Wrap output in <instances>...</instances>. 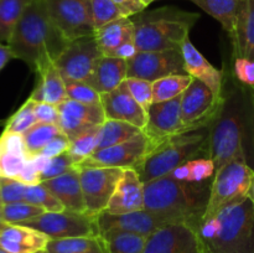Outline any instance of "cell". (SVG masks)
<instances>
[{
	"label": "cell",
	"instance_id": "1",
	"mask_svg": "<svg viewBox=\"0 0 254 253\" xmlns=\"http://www.w3.org/2000/svg\"><path fill=\"white\" fill-rule=\"evenodd\" d=\"M212 179L188 183L164 176L145 183L144 208L165 223H185L195 230L205 216Z\"/></svg>",
	"mask_w": 254,
	"mask_h": 253
},
{
	"label": "cell",
	"instance_id": "2",
	"mask_svg": "<svg viewBox=\"0 0 254 253\" xmlns=\"http://www.w3.org/2000/svg\"><path fill=\"white\" fill-rule=\"evenodd\" d=\"M50 19L45 0H32L12 31L9 47L14 59L24 61L32 71L49 61H55L68 45Z\"/></svg>",
	"mask_w": 254,
	"mask_h": 253
},
{
	"label": "cell",
	"instance_id": "3",
	"mask_svg": "<svg viewBox=\"0 0 254 253\" xmlns=\"http://www.w3.org/2000/svg\"><path fill=\"white\" fill-rule=\"evenodd\" d=\"M205 253H254V203L250 197L203 216L195 228Z\"/></svg>",
	"mask_w": 254,
	"mask_h": 253
},
{
	"label": "cell",
	"instance_id": "4",
	"mask_svg": "<svg viewBox=\"0 0 254 253\" xmlns=\"http://www.w3.org/2000/svg\"><path fill=\"white\" fill-rule=\"evenodd\" d=\"M210 133L211 126H207L149 143L145 156L134 170L145 184L164 178L186 161L210 158Z\"/></svg>",
	"mask_w": 254,
	"mask_h": 253
},
{
	"label": "cell",
	"instance_id": "5",
	"mask_svg": "<svg viewBox=\"0 0 254 253\" xmlns=\"http://www.w3.org/2000/svg\"><path fill=\"white\" fill-rule=\"evenodd\" d=\"M200 15L174 6L134 15L135 45L138 51L180 50Z\"/></svg>",
	"mask_w": 254,
	"mask_h": 253
},
{
	"label": "cell",
	"instance_id": "6",
	"mask_svg": "<svg viewBox=\"0 0 254 253\" xmlns=\"http://www.w3.org/2000/svg\"><path fill=\"white\" fill-rule=\"evenodd\" d=\"M243 123L240 108L226 98L220 116L211 126L210 159L216 171L238 156L245 155L243 149Z\"/></svg>",
	"mask_w": 254,
	"mask_h": 253
},
{
	"label": "cell",
	"instance_id": "7",
	"mask_svg": "<svg viewBox=\"0 0 254 253\" xmlns=\"http://www.w3.org/2000/svg\"><path fill=\"white\" fill-rule=\"evenodd\" d=\"M253 173L254 170L246 161V155L233 159L216 171L205 216L247 197Z\"/></svg>",
	"mask_w": 254,
	"mask_h": 253
},
{
	"label": "cell",
	"instance_id": "8",
	"mask_svg": "<svg viewBox=\"0 0 254 253\" xmlns=\"http://www.w3.org/2000/svg\"><path fill=\"white\" fill-rule=\"evenodd\" d=\"M225 102L226 98L218 101L203 82L193 78L181 96V116L186 130L212 126Z\"/></svg>",
	"mask_w": 254,
	"mask_h": 253
},
{
	"label": "cell",
	"instance_id": "9",
	"mask_svg": "<svg viewBox=\"0 0 254 253\" xmlns=\"http://www.w3.org/2000/svg\"><path fill=\"white\" fill-rule=\"evenodd\" d=\"M20 225L40 231L50 240L99 236L96 216L71 210H64L61 212H45L39 217Z\"/></svg>",
	"mask_w": 254,
	"mask_h": 253
},
{
	"label": "cell",
	"instance_id": "10",
	"mask_svg": "<svg viewBox=\"0 0 254 253\" xmlns=\"http://www.w3.org/2000/svg\"><path fill=\"white\" fill-rule=\"evenodd\" d=\"M47 12L68 41L94 34L91 0H45Z\"/></svg>",
	"mask_w": 254,
	"mask_h": 253
},
{
	"label": "cell",
	"instance_id": "11",
	"mask_svg": "<svg viewBox=\"0 0 254 253\" xmlns=\"http://www.w3.org/2000/svg\"><path fill=\"white\" fill-rule=\"evenodd\" d=\"M127 78H141L154 82L174 74H188L180 50L138 51L127 60Z\"/></svg>",
	"mask_w": 254,
	"mask_h": 253
},
{
	"label": "cell",
	"instance_id": "12",
	"mask_svg": "<svg viewBox=\"0 0 254 253\" xmlns=\"http://www.w3.org/2000/svg\"><path fill=\"white\" fill-rule=\"evenodd\" d=\"M77 170L79 171L87 213L97 216L108 206L124 170L119 168H86Z\"/></svg>",
	"mask_w": 254,
	"mask_h": 253
},
{
	"label": "cell",
	"instance_id": "13",
	"mask_svg": "<svg viewBox=\"0 0 254 253\" xmlns=\"http://www.w3.org/2000/svg\"><path fill=\"white\" fill-rule=\"evenodd\" d=\"M101 56L103 55L94 34L87 35L69 41L66 49L55 60V64L64 79L86 82Z\"/></svg>",
	"mask_w": 254,
	"mask_h": 253
},
{
	"label": "cell",
	"instance_id": "14",
	"mask_svg": "<svg viewBox=\"0 0 254 253\" xmlns=\"http://www.w3.org/2000/svg\"><path fill=\"white\" fill-rule=\"evenodd\" d=\"M148 148L149 139L143 133L124 143L97 149L91 156L77 164L74 168H119L123 170L135 169L145 156Z\"/></svg>",
	"mask_w": 254,
	"mask_h": 253
},
{
	"label": "cell",
	"instance_id": "15",
	"mask_svg": "<svg viewBox=\"0 0 254 253\" xmlns=\"http://www.w3.org/2000/svg\"><path fill=\"white\" fill-rule=\"evenodd\" d=\"M143 253H205L195 230L185 223H169L146 238Z\"/></svg>",
	"mask_w": 254,
	"mask_h": 253
},
{
	"label": "cell",
	"instance_id": "16",
	"mask_svg": "<svg viewBox=\"0 0 254 253\" xmlns=\"http://www.w3.org/2000/svg\"><path fill=\"white\" fill-rule=\"evenodd\" d=\"M57 108L60 112V129L71 141L102 126L107 119L102 103H79L67 98Z\"/></svg>",
	"mask_w": 254,
	"mask_h": 253
},
{
	"label": "cell",
	"instance_id": "17",
	"mask_svg": "<svg viewBox=\"0 0 254 253\" xmlns=\"http://www.w3.org/2000/svg\"><path fill=\"white\" fill-rule=\"evenodd\" d=\"M143 131L148 136L149 143H156L168 136L189 131L181 116V97L151 104Z\"/></svg>",
	"mask_w": 254,
	"mask_h": 253
},
{
	"label": "cell",
	"instance_id": "18",
	"mask_svg": "<svg viewBox=\"0 0 254 253\" xmlns=\"http://www.w3.org/2000/svg\"><path fill=\"white\" fill-rule=\"evenodd\" d=\"M96 218L98 235L117 231V232L135 233V235L148 238L160 227L169 225L145 208L134 211V212L123 213V215H111L103 211L98 213Z\"/></svg>",
	"mask_w": 254,
	"mask_h": 253
},
{
	"label": "cell",
	"instance_id": "19",
	"mask_svg": "<svg viewBox=\"0 0 254 253\" xmlns=\"http://www.w3.org/2000/svg\"><path fill=\"white\" fill-rule=\"evenodd\" d=\"M101 103L107 119L127 122L138 126L141 130L145 128L148 113L134 99L126 82L119 84L113 91L102 94Z\"/></svg>",
	"mask_w": 254,
	"mask_h": 253
},
{
	"label": "cell",
	"instance_id": "20",
	"mask_svg": "<svg viewBox=\"0 0 254 253\" xmlns=\"http://www.w3.org/2000/svg\"><path fill=\"white\" fill-rule=\"evenodd\" d=\"M145 207L144 183L134 169H126L104 212L123 215Z\"/></svg>",
	"mask_w": 254,
	"mask_h": 253
},
{
	"label": "cell",
	"instance_id": "21",
	"mask_svg": "<svg viewBox=\"0 0 254 253\" xmlns=\"http://www.w3.org/2000/svg\"><path fill=\"white\" fill-rule=\"evenodd\" d=\"M181 52H183L185 69L188 74H190L192 78L203 82L212 91L218 101H223L226 97L223 94L222 72L207 61V59L193 46L189 37L184 41L183 46H181Z\"/></svg>",
	"mask_w": 254,
	"mask_h": 253
},
{
	"label": "cell",
	"instance_id": "22",
	"mask_svg": "<svg viewBox=\"0 0 254 253\" xmlns=\"http://www.w3.org/2000/svg\"><path fill=\"white\" fill-rule=\"evenodd\" d=\"M49 241L45 233L24 225L7 223L0 232V245L11 253H39Z\"/></svg>",
	"mask_w": 254,
	"mask_h": 253
},
{
	"label": "cell",
	"instance_id": "23",
	"mask_svg": "<svg viewBox=\"0 0 254 253\" xmlns=\"http://www.w3.org/2000/svg\"><path fill=\"white\" fill-rule=\"evenodd\" d=\"M30 158L21 134L2 131L0 135V178L17 179Z\"/></svg>",
	"mask_w": 254,
	"mask_h": 253
},
{
	"label": "cell",
	"instance_id": "24",
	"mask_svg": "<svg viewBox=\"0 0 254 253\" xmlns=\"http://www.w3.org/2000/svg\"><path fill=\"white\" fill-rule=\"evenodd\" d=\"M94 37L103 56L116 57L124 45L135 42V27L131 17H121L94 31Z\"/></svg>",
	"mask_w": 254,
	"mask_h": 253
},
{
	"label": "cell",
	"instance_id": "25",
	"mask_svg": "<svg viewBox=\"0 0 254 253\" xmlns=\"http://www.w3.org/2000/svg\"><path fill=\"white\" fill-rule=\"evenodd\" d=\"M41 184L61 201L66 210L87 213L79 180V171L76 168L57 178L42 181Z\"/></svg>",
	"mask_w": 254,
	"mask_h": 253
},
{
	"label": "cell",
	"instance_id": "26",
	"mask_svg": "<svg viewBox=\"0 0 254 253\" xmlns=\"http://www.w3.org/2000/svg\"><path fill=\"white\" fill-rule=\"evenodd\" d=\"M127 60L119 57L101 56L96 62L87 83L99 94L108 93L123 83L127 78Z\"/></svg>",
	"mask_w": 254,
	"mask_h": 253
},
{
	"label": "cell",
	"instance_id": "27",
	"mask_svg": "<svg viewBox=\"0 0 254 253\" xmlns=\"http://www.w3.org/2000/svg\"><path fill=\"white\" fill-rule=\"evenodd\" d=\"M37 83L30 98L35 102H45L59 106L67 99L64 77L60 73L55 61H49L40 66L36 71Z\"/></svg>",
	"mask_w": 254,
	"mask_h": 253
},
{
	"label": "cell",
	"instance_id": "28",
	"mask_svg": "<svg viewBox=\"0 0 254 253\" xmlns=\"http://www.w3.org/2000/svg\"><path fill=\"white\" fill-rule=\"evenodd\" d=\"M231 40L235 59L246 57L254 60V0H243L235 34Z\"/></svg>",
	"mask_w": 254,
	"mask_h": 253
},
{
	"label": "cell",
	"instance_id": "29",
	"mask_svg": "<svg viewBox=\"0 0 254 253\" xmlns=\"http://www.w3.org/2000/svg\"><path fill=\"white\" fill-rule=\"evenodd\" d=\"M191 1L211 15L213 19L217 20L222 25L223 30L232 37L243 0H191Z\"/></svg>",
	"mask_w": 254,
	"mask_h": 253
},
{
	"label": "cell",
	"instance_id": "30",
	"mask_svg": "<svg viewBox=\"0 0 254 253\" xmlns=\"http://www.w3.org/2000/svg\"><path fill=\"white\" fill-rule=\"evenodd\" d=\"M143 133L144 131L140 128L130 123H127V122L106 119L104 123L99 126L97 149L124 143V141L130 140Z\"/></svg>",
	"mask_w": 254,
	"mask_h": 253
},
{
	"label": "cell",
	"instance_id": "31",
	"mask_svg": "<svg viewBox=\"0 0 254 253\" xmlns=\"http://www.w3.org/2000/svg\"><path fill=\"white\" fill-rule=\"evenodd\" d=\"M45 251L47 253H104L103 242L99 236L50 240Z\"/></svg>",
	"mask_w": 254,
	"mask_h": 253
},
{
	"label": "cell",
	"instance_id": "32",
	"mask_svg": "<svg viewBox=\"0 0 254 253\" xmlns=\"http://www.w3.org/2000/svg\"><path fill=\"white\" fill-rule=\"evenodd\" d=\"M104 253H143L146 237L129 232H106L99 235Z\"/></svg>",
	"mask_w": 254,
	"mask_h": 253
},
{
	"label": "cell",
	"instance_id": "33",
	"mask_svg": "<svg viewBox=\"0 0 254 253\" xmlns=\"http://www.w3.org/2000/svg\"><path fill=\"white\" fill-rule=\"evenodd\" d=\"M215 173V164L210 158H196L178 166L166 176L188 183H201L212 179Z\"/></svg>",
	"mask_w": 254,
	"mask_h": 253
},
{
	"label": "cell",
	"instance_id": "34",
	"mask_svg": "<svg viewBox=\"0 0 254 253\" xmlns=\"http://www.w3.org/2000/svg\"><path fill=\"white\" fill-rule=\"evenodd\" d=\"M32 0H0V44H9L12 31Z\"/></svg>",
	"mask_w": 254,
	"mask_h": 253
},
{
	"label": "cell",
	"instance_id": "35",
	"mask_svg": "<svg viewBox=\"0 0 254 253\" xmlns=\"http://www.w3.org/2000/svg\"><path fill=\"white\" fill-rule=\"evenodd\" d=\"M190 74H174L164 77L153 82V101L154 103L166 102L183 96L192 82Z\"/></svg>",
	"mask_w": 254,
	"mask_h": 253
},
{
	"label": "cell",
	"instance_id": "36",
	"mask_svg": "<svg viewBox=\"0 0 254 253\" xmlns=\"http://www.w3.org/2000/svg\"><path fill=\"white\" fill-rule=\"evenodd\" d=\"M61 133L60 126H55V124L37 122L22 134L27 153L30 154V156L37 155L52 139H55Z\"/></svg>",
	"mask_w": 254,
	"mask_h": 253
},
{
	"label": "cell",
	"instance_id": "37",
	"mask_svg": "<svg viewBox=\"0 0 254 253\" xmlns=\"http://www.w3.org/2000/svg\"><path fill=\"white\" fill-rule=\"evenodd\" d=\"M45 212L46 211L42 207L27 202L25 200L4 203V208H2L4 221L10 225H20V223L27 222V221L39 217Z\"/></svg>",
	"mask_w": 254,
	"mask_h": 253
},
{
	"label": "cell",
	"instance_id": "38",
	"mask_svg": "<svg viewBox=\"0 0 254 253\" xmlns=\"http://www.w3.org/2000/svg\"><path fill=\"white\" fill-rule=\"evenodd\" d=\"M25 201L40 206L46 212H61V211L66 210L61 201L49 189L45 188L42 184L27 186L26 193H25Z\"/></svg>",
	"mask_w": 254,
	"mask_h": 253
},
{
	"label": "cell",
	"instance_id": "39",
	"mask_svg": "<svg viewBox=\"0 0 254 253\" xmlns=\"http://www.w3.org/2000/svg\"><path fill=\"white\" fill-rule=\"evenodd\" d=\"M35 101L31 98L27 99L5 123L4 131L16 134H24L27 129L31 128L34 124L37 123L36 116H35Z\"/></svg>",
	"mask_w": 254,
	"mask_h": 253
},
{
	"label": "cell",
	"instance_id": "40",
	"mask_svg": "<svg viewBox=\"0 0 254 253\" xmlns=\"http://www.w3.org/2000/svg\"><path fill=\"white\" fill-rule=\"evenodd\" d=\"M99 126L91 129V130L82 134L81 136H78V138L71 141V145H69L67 153L71 155V158L73 159L76 165L82 163L84 159L91 156L97 150V139H98Z\"/></svg>",
	"mask_w": 254,
	"mask_h": 253
},
{
	"label": "cell",
	"instance_id": "41",
	"mask_svg": "<svg viewBox=\"0 0 254 253\" xmlns=\"http://www.w3.org/2000/svg\"><path fill=\"white\" fill-rule=\"evenodd\" d=\"M94 31L121 17H127L113 0H91Z\"/></svg>",
	"mask_w": 254,
	"mask_h": 253
},
{
	"label": "cell",
	"instance_id": "42",
	"mask_svg": "<svg viewBox=\"0 0 254 253\" xmlns=\"http://www.w3.org/2000/svg\"><path fill=\"white\" fill-rule=\"evenodd\" d=\"M67 98L79 103L96 104L101 103V94L84 81L64 79Z\"/></svg>",
	"mask_w": 254,
	"mask_h": 253
},
{
	"label": "cell",
	"instance_id": "43",
	"mask_svg": "<svg viewBox=\"0 0 254 253\" xmlns=\"http://www.w3.org/2000/svg\"><path fill=\"white\" fill-rule=\"evenodd\" d=\"M126 84L129 92L136 102L148 113L153 101V82L141 78H126Z\"/></svg>",
	"mask_w": 254,
	"mask_h": 253
},
{
	"label": "cell",
	"instance_id": "44",
	"mask_svg": "<svg viewBox=\"0 0 254 253\" xmlns=\"http://www.w3.org/2000/svg\"><path fill=\"white\" fill-rule=\"evenodd\" d=\"M74 165H76V163H74L73 159L71 158V155L67 151L57 156H54V158H50L46 166H45V169L41 173V183L67 173L71 169H73Z\"/></svg>",
	"mask_w": 254,
	"mask_h": 253
},
{
	"label": "cell",
	"instance_id": "45",
	"mask_svg": "<svg viewBox=\"0 0 254 253\" xmlns=\"http://www.w3.org/2000/svg\"><path fill=\"white\" fill-rule=\"evenodd\" d=\"M27 184L11 178H0V192L4 203L25 200Z\"/></svg>",
	"mask_w": 254,
	"mask_h": 253
},
{
	"label": "cell",
	"instance_id": "46",
	"mask_svg": "<svg viewBox=\"0 0 254 253\" xmlns=\"http://www.w3.org/2000/svg\"><path fill=\"white\" fill-rule=\"evenodd\" d=\"M233 72L236 78L242 82L248 88L254 87V60L246 57H236L233 63Z\"/></svg>",
	"mask_w": 254,
	"mask_h": 253
},
{
	"label": "cell",
	"instance_id": "47",
	"mask_svg": "<svg viewBox=\"0 0 254 253\" xmlns=\"http://www.w3.org/2000/svg\"><path fill=\"white\" fill-rule=\"evenodd\" d=\"M35 116L40 123L55 124L59 126L60 124V112L57 106L45 102H35Z\"/></svg>",
	"mask_w": 254,
	"mask_h": 253
},
{
	"label": "cell",
	"instance_id": "48",
	"mask_svg": "<svg viewBox=\"0 0 254 253\" xmlns=\"http://www.w3.org/2000/svg\"><path fill=\"white\" fill-rule=\"evenodd\" d=\"M69 145H71V140L64 133H61L56 138L52 139L37 155L46 156V158H54V156L60 155V154L66 153L68 150Z\"/></svg>",
	"mask_w": 254,
	"mask_h": 253
},
{
	"label": "cell",
	"instance_id": "49",
	"mask_svg": "<svg viewBox=\"0 0 254 253\" xmlns=\"http://www.w3.org/2000/svg\"><path fill=\"white\" fill-rule=\"evenodd\" d=\"M127 17H131L138 15L145 10V5L141 0H113Z\"/></svg>",
	"mask_w": 254,
	"mask_h": 253
},
{
	"label": "cell",
	"instance_id": "50",
	"mask_svg": "<svg viewBox=\"0 0 254 253\" xmlns=\"http://www.w3.org/2000/svg\"><path fill=\"white\" fill-rule=\"evenodd\" d=\"M11 59H14V55H12L9 45L0 44V71L6 66L7 62Z\"/></svg>",
	"mask_w": 254,
	"mask_h": 253
},
{
	"label": "cell",
	"instance_id": "51",
	"mask_svg": "<svg viewBox=\"0 0 254 253\" xmlns=\"http://www.w3.org/2000/svg\"><path fill=\"white\" fill-rule=\"evenodd\" d=\"M2 208H4V201L1 198V192H0V232L2 231V228L7 225L4 221V216H2Z\"/></svg>",
	"mask_w": 254,
	"mask_h": 253
},
{
	"label": "cell",
	"instance_id": "52",
	"mask_svg": "<svg viewBox=\"0 0 254 253\" xmlns=\"http://www.w3.org/2000/svg\"><path fill=\"white\" fill-rule=\"evenodd\" d=\"M248 197H250L254 203V173H253V176H252V181H251L250 190H248Z\"/></svg>",
	"mask_w": 254,
	"mask_h": 253
},
{
	"label": "cell",
	"instance_id": "53",
	"mask_svg": "<svg viewBox=\"0 0 254 253\" xmlns=\"http://www.w3.org/2000/svg\"><path fill=\"white\" fill-rule=\"evenodd\" d=\"M250 92H251V98H252L253 106H254V87H251V88H250Z\"/></svg>",
	"mask_w": 254,
	"mask_h": 253
},
{
	"label": "cell",
	"instance_id": "54",
	"mask_svg": "<svg viewBox=\"0 0 254 253\" xmlns=\"http://www.w3.org/2000/svg\"><path fill=\"white\" fill-rule=\"evenodd\" d=\"M141 1L144 2V5H145V6H148V5H150L151 2L155 1V0H141Z\"/></svg>",
	"mask_w": 254,
	"mask_h": 253
},
{
	"label": "cell",
	"instance_id": "55",
	"mask_svg": "<svg viewBox=\"0 0 254 253\" xmlns=\"http://www.w3.org/2000/svg\"><path fill=\"white\" fill-rule=\"evenodd\" d=\"M0 253H11V252H9L7 250H5V248L0 245Z\"/></svg>",
	"mask_w": 254,
	"mask_h": 253
},
{
	"label": "cell",
	"instance_id": "56",
	"mask_svg": "<svg viewBox=\"0 0 254 253\" xmlns=\"http://www.w3.org/2000/svg\"><path fill=\"white\" fill-rule=\"evenodd\" d=\"M39 253H47L46 251H41V252H39Z\"/></svg>",
	"mask_w": 254,
	"mask_h": 253
},
{
	"label": "cell",
	"instance_id": "57",
	"mask_svg": "<svg viewBox=\"0 0 254 253\" xmlns=\"http://www.w3.org/2000/svg\"><path fill=\"white\" fill-rule=\"evenodd\" d=\"M2 123V122H0V124H1Z\"/></svg>",
	"mask_w": 254,
	"mask_h": 253
}]
</instances>
